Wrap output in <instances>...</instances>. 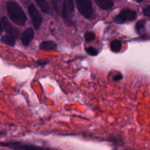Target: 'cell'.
I'll return each instance as SVG.
<instances>
[{"mask_svg": "<svg viewBox=\"0 0 150 150\" xmlns=\"http://www.w3.org/2000/svg\"><path fill=\"white\" fill-rule=\"evenodd\" d=\"M143 13L145 16L150 17V6H148L147 7H146V8L144 9Z\"/></svg>", "mask_w": 150, "mask_h": 150, "instance_id": "e0dca14e", "label": "cell"}, {"mask_svg": "<svg viewBox=\"0 0 150 150\" xmlns=\"http://www.w3.org/2000/svg\"><path fill=\"white\" fill-rule=\"evenodd\" d=\"M29 13L32 18V23L35 29H39L42 23V18L37 7L33 4H31L28 7Z\"/></svg>", "mask_w": 150, "mask_h": 150, "instance_id": "5b68a950", "label": "cell"}, {"mask_svg": "<svg viewBox=\"0 0 150 150\" xmlns=\"http://www.w3.org/2000/svg\"><path fill=\"white\" fill-rule=\"evenodd\" d=\"M137 17V13L133 10L125 9L123 10L117 15L114 18L116 23H123L127 21H133Z\"/></svg>", "mask_w": 150, "mask_h": 150, "instance_id": "277c9868", "label": "cell"}, {"mask_svg": "<svg viewBox=\"0 0 150 150\" xmlns=\"http://www.w3.org/2000/svg\"><path fill=\"white\" fill-rule=\"evenodd\" d=\"M35 2L43 13H49L50 6L46 0H35Z\"/></svg>", "mask_w": 150, "mask_h": 150, "instance_id": "8fae6325", "label": "cell"}, {"mask_svg": "<svg viewBox=\"0 0 150 150\" xmlns=\"http://www.w3.org/2000/svg\"><path fill=\"white\" fill-rule=\"evenodd\" d=\"M1 42H4L6 45H10V46H14L16 44V38L11 35H4L1 38Z\"/></svg>", "mask_w": 150, "mask_h": 150, "instance_id": "7c38bea8", "label": "cell"}, {"mask_svg": "<svg viewBox=\"0 0 150 150\" xmlns=\"http://www.w3.org/2000/svg\"><path fill=\"white\" fill-rule=\"evenodd\" d=\"M94 1L100 8L104 10H109L114 5L113 0H94Z\"/></svg>", "mask_w": 150, "mask_h": 150, "instance_id": "9c48e42d", "label": "cell"}, {"mask_svg": "<svg viewBox=\"0 0 150 150\" xmlns=\"http://www.w3.org/2000/svg\"><path fill=\"white\" fill-rule=\"evenodd\" d=\"M7 10L10 20L18 26H24L27 17L20 4L16 1L10 0L7 3Z\"/></svg>", "mask_w": 150, "mask_h": 150, "instance_id": "7a4b0ae2", "label": "cell"}, {"mask_svg": "<svg viewBox=\"0 0 150 150\" xmlns=\"http://www.w3.org/2000/svg\"><path fill=\"white\" fill-rule=\"evenodd\" d=\"M122 78H123L122 75L119 74V75H117V76H114V80L116 81H118L122 80Z\"/></svg>", "mask_w": 150, "mask_h": 150, "instance_id": "ac0fdd59", "label": "cell"}, {"mask_svg": "<svg viewBox=\"0 0 150 150\" xmlns=\"http://www.w3.org/2000/svg\"><path fill=\"white\" fill-rule=\"evenodd\" d=\"M35 36L34 30L32 28H28L23 32L21 36V42L23 45H28L32 40Z\"/></svg>", "mask_w": 150, "mask_h": 150, "instance_id": "ba28073f", "label": "cell"}, {"mask_svg": "<svg viewBox=\"0 0 150 150\" xmlns=\"http://www.w3.org/2000/svg\"><path fill=\"white\" fill-rule=\"evenodd\" d=\"M86 51L91 56H96L98 54V51L93 47H88L86 48Z\"/></svg>", "mask_w": 150, "mask_h": 150, "instance_id": "2e32d148", "label": "cell"}, {"mask_svg": "<svg viewBox=\"0 0 150 150\" xmlns=\"http://www.w3.org/2000/svg\"><path fill=\"white\" fill-rule=\"evenodd\" d=\"M1 23H2V26L4 27V31L6 32V33L9 35H11V36L14 37L15 38H18L19 36V31L16 28H15L11 23L9 22V21L7 20L6 17H2L1 19Z\"/></svg>", "mask_w": 150, "mask_h": 150, "instance_id": "8992f818", "label": "cell"}, {"mask_svg": "<svg viewBox=\"0 0 150 150\" xmlns=\"http://www.w3.org/2000/svg\"><path fill=\"white\" fill-rule=\"evenodd\" d=\"M144 0H136V1H137V2H142V1H143Z\"/></svg>", "mask_w": 150, "mask_h": 150, "instance_id": "44dd1931", "label": "cell"}, {"mask_svg": "<svg viewBox=\"0 0 150 150\" xmlns=\"http://www.w3.org/2000/svg\"><path fill=\"white\" fill-rule=\"evenodd\" d=\"M57 45L55 42L51 40L44 41L40 45V49L45 51H54L57 50Z\"/></svg>", "mask_w": 150, "mask_h": 150, "instance_id": "30bf717a", "label": "cell"}, {"mask_svg": "<svg viewBox=\"0 0 150 150\" xmlns=\"http://www.w3.org/2000/svg\"><path fill=\"white\" fill-rule=\"evenodd\" d=\"M0 145L4 146H8V147L12 148L14 149H35L37 146H32V145L23 144H20L18 142H10V143H2L0 144Z\"/></svg>", "mask_w": 150, "mask_h": 150, "instance_id": "52a82bcc", "label": "cell"}, {"mask_svg": "<svg viewBox=\"0 0 150 150\" xmlns=\"http://www.w3.org/2000/svg\"><path fill=\"white\" fill-rule=\"evenodd\" d=\"M47 63H48V62H40V61L38 62V64H40V65H42V67H43V66H45Z\"/></svg>", "mask_w": 150, "mask_h": 150, "instance_id": "d6986e66", "label": "cell"}, {"mask_svg": "<svg viewBox=\"0 0 150 150\" xmlns=\"http://www.w3.org/2000/svg\"><path fill=\"white\" fill-rule=\"evenodd\" d=\"M56 11L62 16L67 25H70L74 16V3L73 0H52Z\"/></svg>", "mask_w": 150, "mask_h": 150, "instance_id": "6da1fadb", "label": "cell"}, {"mask_svg": "<svg viewBox=\"0 0 150 150\" xmlns=\"http://www.w3.org/2000/svg\"><path fill=\"white\" fill-rule=\"evenodd\" d=\"M122 48V42L120 40H114L111 42V49L113 52H119Z\"/></svg>", "mask_w": 150, "mask_h": 150, "instance_id": "5bb4252c", "label": "cell"}, {"mask_svg": "<svg viewBox=\"0 0 150 150\" xmlns=\"http://www.w3.org/2000/svg\"><path fill=\"white\" fill-rule=\"evenodd\" d=\"M145 21L141 20L137 22L136 25V29L138 33L141 35H144L146 34V29H145Z\"/></svg>", "mask_w": 150, "mask_h": 150, "instance_id": "4fadbf2b", "label": "cell"}, {"mask_svg": "<svg viewBox=\"0 0 150 150\" xmlns=\"http://www.w3.org/2000/svg\"><path fill=\"white\" fill-rule=\"evenodd\" d=\"M84 39L86 42H91L95 39V34L92 32H86L84 35Z\"/></svg>", "mask_w": 150, "mask_h": 150, "instance_id": "9a60e30c", "label": "cell"}, {"mask_svg": "<svg viewBox=\"0 0 150 150\" xmlns=\"http://www.w3.org/2000/svg\"><path fill=\"white\" fill-rule=\"evenodd\" d=\"M79 13L86 19H90L93 16L91 0H75Z\"/></svg>", "mask_w": 150, "mask_h": 150, "instance_id": "3957f363", "label": "cell"}, {"mask_svg": "<svg viewBox=\"0 0 150 150\" xmlns=\"http://www.w3.org/2000/svg\"><path fill=\"white\" fill-rule=\"evenodd\" d=\"M3 32V26H2V23H1V20H0V35H1Z\"/></svg>", "mask_w": 150, "mask_h": 150, "instance_id": "ffe728a7", "label": "cell"}]
</instances>
